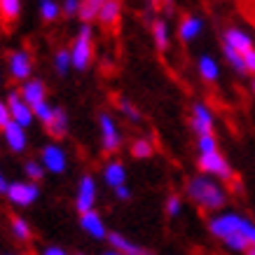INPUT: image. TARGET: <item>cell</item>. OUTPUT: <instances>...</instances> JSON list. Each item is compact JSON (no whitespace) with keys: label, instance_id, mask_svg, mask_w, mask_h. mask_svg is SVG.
Masks as SVG:
<instances>
[{"label":"cell","instance_id":"6da1fadb","mask_svg":"<svg viewBox=\"0 0 255 255\" xmlns=\"http://www.w3.org/2000/svg\"><path fill=\"white\" fill-rule=\"evenodd\" d=\"M209 230L213 237H218V239H223V241L227 239V237L239 234L251 246H255V223H251V220L244 216H237V213H223V216L213 218L209 223Z\"/></svg>","mask_w":255,"mask_h":255},{"label":"cell","instance_id":"7a4b0ae2","mask_svg":"<svg viewBox=\"0 0 255 255\" xmlns=\"http://www.w3.org/2000/svg\"><path fill=\"white\" fill-rule=\"evenodd\" d=\"M187 194L192 197L197 204H199L201 209L206 211H218L225 206V190L218 185L216 180H211L206 176H197L190 180V185H187Z\"/></svg>","mask_w":255,"mask_h":255},{"label":"cell","instance_id":"3957f363","mask_svg":"<svg viewBox=\"0 0 255 255\" xmlns=\"http://www.w3.org/2000/svg\"><path fill=\"white\" fill-rule=\"evenodd\" d=\"M70 56H73V66L78 70H85L89 63H92L94 56V45H92V26H82L78 33V38L73 42V49H70Z\"/></svg>","mask_w":255,"mask_h":255},{"label":"cell","instance_id":"277c9868","mask_svg":"<svg viewBox=\"0 0 255 255\" xmlns=\"http://www.w3.org/2000/svg\"><path fill=\"white\" fill-rule=\"evenodd\" d=\"M199 169L209 176H218L223 180H232V166L227 164L220 152H211V155H199Z\"/></svg>","mask_w":255,"mask_h":255},{"label":"cell","instance_id":"5b68a950","mask_svg":"<svg viewBox=\"0 0 255 255\" xmlns=\"http://www.w3.org/2000/svg\"><path fill=\"white\" fill-rule=\"evenodd\" d=\"M94 199H96V183H94L92 176H82L80 187H78V199H75V206H78L80 216L94 211Z\"/></svg>","mask_w":255,"mask_h":255},{"label":"cell","instance_id":"8992f818","mask_svg":"<svg viewBox=\"0 0 255 255\" xmlns=\"http://www.w3.org/2000/svg\"><path fill=\"white\" fill-rule=\"evenodd\" d=\"M38 185H33V183H12L7 190V197L12 204L16 206H31L33 201L38 199Z\"/></svg>","mask_w":255,"mask_h":255},{"label":"cell","instance_id":"52a82bcc","mask_svg":"<svg viewBox=\"0 0 255 255\" xmlns=\"http://www.w3.org/2000/svg\"><path fill=\"white\" fill-rule=\"evenodd\" d=\"M9 113H12V120H14L19 127H28L33 122V108L21 99V92H12L9 94Z\"/></svg>","mask_w":255,"mask_h":255},{"label":"cell","instance_id":"ba28073f","mask_svg":"<svg viewBox=\"0 0 255 255\" xmlns=\"http://www.w3.org/2000/svg\"><path fill=\"white\" fill-rule=\"evenodd\" d=\"M192 129L197 136H213V113L204 103H197L192 108Z\"/></svg>","mask_w":255,"mask_h":255},{"label":"cell","instance_id":"9c48e42d","mask_svg":"<svg viewBox=\"0 0 255 255\" xmlns=\"http://www.w3.org/2000/svg\"><path fill=\"white\" fill-rule=\"evenodd\" d=\"M225 47H232L234 52H239L241 56L248 54L251 49H255L253 38L246 31H241V28H227L225 31Z\"/></svg>","mask_w":255,"mask_h":255},{"label":"cell","instance_id":"30bf717a","mask_svg":"<svg viewBox=\"0 0 255 255\" xmlns=\"http://www.w3.org/2000/svg\"><path fill=\"white\" fill-rule=\"evenodd\" d=\"M42 166L52 173H63L66 171V152L59 145H45L42 147Z\"/></svg>","mask_w":255,"mask_h":255},{"label":"cell","instance_id":"8fae6325","mask_svg":"<svg viewBox=\"0 0 255 255\" xmlns=\"http://www.w3.org/2000/svg\"><path fill=\"white\" fill-rule=\"evenodd\" d=\"M31 66H33V61H31V54H28V52L19 49V52H12V54H9V73H12L14 80H28Z\"/></svg>","mask_w":255,"mask_h":255},{"label":"cell","instance_id":"7c38bea8","mask_svg":"<svg viewBox=\"0 0 255 255\" xmlns=\"http://www.w3.org/2000/svg\"><path fill=\"white\" fill-rule=\"evenodd\" d=\"M101 136H103V147L108 152H115L120 147V143H122V136L117 131L115 120L110 115H101Z\"/></svg>","mask_w":255,"mask_h":255},{"label":"cell","instance_id":"4fadbf2b","mask_svg":"<svg viewBox=\"0 0 255 255\" xmlns=\"http://www.w3.org/2000/svg\"><path fill=\"white\" fill-rule=\"evenodd\" d=\"M2 131H5V140H7L9 150H14V152H23V150H26L28 138H26V133H23V127H19V124L12 120Z\"/></svg>","mask_w":255,"mask_h":255},{"label":"cell","instance_id":"5bb4252c","mask_svg":"<svg viewBox=\"0 0 255 255\" xmlns=\"http://www.w3.org/2000/svg\"><path fill=\"white\" fill-rule=\"evenodd\" d=\"M80 225H82V230H85L89 237H94V239H103V237H106V225H103V220H101V216L96 211H89L85 216H80Z\"/></svg>","mask_w":255,"mask_h":255},{"label":"cell","instance_id":"9a60e30c","mask_svg":"<svg viewBox=\"0 0 255 255\" xmlns=\"http://www.w3.org/2000/svg\"><path fill=\"white\" fill-rule=\"evenodd\" d=\"M21 99L26 101L31 108H35L38 103H42V101H45V85H42L40 80H28V82H23Z\"/></svg>","mask_w":255,"mask_h":255},{"label":"cell","instance_id":"2e32d148","mask_svg":"<svg viewBox=\"0 0 255 255\" xmlns=\"http://www.w3.org/2000/svg\"><path fill=\"white\" fill-rule=\"evenodd\" d=\"M201 28H204V23H201V19H197V16H183V21H180V26H178V38L183 40V42H190V40H194L197 35L201 33Z\"/></svg>","mask_w":255,"mask_h":255},{"label":"cell","instance_id":"e0dca14e","mask_svg":"<svg viewBox=\"0 0 255 255\" xmlns=\"http://www.w3.org/2000/svg\"><path fill=\"white\" fill-rule=\"evenodd\" d=\"M108 241H110V246L115 248L117 253H122V255H150V253H145L143 248L133 246L131 241H127L122 234H117V232L108 234Z\"/></svg>","mask_w":255,"mask_h":255},{"label":"cell","instance_id":"ac0fdd59","mask_svg":"<svg viewBox=\"0 0 255 255\" xmlns=\"http://www.w3.org/2000/svg\"><path fill=\"white\" fill-rule=\"evenodd\" d=\"M103 178H106V183H108L110 187H122L124 180H127V171H124V166L120 162H110L108 166H106V171H103Z\"/></svg>","mask_w":255,"mask_h":255},{"label":"cell","instance_id":"d6986e66","mask_svg":"<svg viewBox=\"0 0 255 255\" xmlns=\"http://www.w3.org/2000/svg\"><path fill=\"white\" fill-rule=\"evenodd\" d=\"M47 131L52 133L54 138H63V136L68 133V117H66V113H63L61 108H56L52 122L47 124Z\"/></svg>","mask_w":255,"mask_h":255},{"label":"cell","instance_id":"ffe728a7","mask_svg":"<svg viewBox=\"0 0 255 255\" xmlns=\"http://www.w3.org/2000/svg\"><path fill=\"white\" fill-rule=\"evenodd\" d=\"M199 75L206 80V82H216V80H218L220 68H218V63H216V59H213V56L204 54L199 59Z\"/></svg>","mask_w":255,"mask_h":255},{"label":"cell","instance_id":"44dd1931","mask_svg":"<svg viewBox=\"0 0 255 255\" xmlns=\"http://www.w3.org/2000/svg\"><path fill=\"white\" fill-rule=\"evenodd\" d=\"M101 23H106V26H115L120 21V2L115 0H106L103 5H101V14H99Z\"/></svg>","mask_w":255,"mask_h":255},{"label":"cell","instance_id":"7402d4cb","mask_svg":"<svg viewBox=\"0 0 255 255\" xmlns=\"http://www.w3.org/2000/svg\"><path fill=\"white\" fill-rule=\"evenodd\" d=\"M152 38H155V45L157 49H166L169 47V26H166V21H162V19H157L155 23H152Z\"/></svg>","mask_w":255,"mask_h":255},{"label":"cell","instance_id":"603a6c76","mask_svg":"<svg viewBox=\"0 0 255 255\" xmlns=\"http://www.w3.org/2000/svg\"><path fill=\"white\" fill-rule=\"evenodd\" d=\"M101 5L103 2H99V0H89V2H82V7H80V19H82V23L85 26H89V23L96 19V16L101 14Z\"/></svg>","mask_w":255,"mask_h":255},{"label":"cell","instance_id":"cb8c5ba5","mask_svg":"<svg viewBox=\"0 0 255 255\" xmlns=\"http://www.w3.org/2000/svg\"><path fill=\"white\" fill-rule=\"evenodd\" d=\"M21 12V2L19 0H0V16L5 21H14Z\"/></svg>","mask_w":255,"mask_h":255},{"label":"cell","instance_id":"d4e9b609","mask_svg":"<svg viewBox=\"0 0 255 255\" xmlns=\"http://www.w3.org/2000/svg\"><path fill=\"white\" fill-rule=\"evenodd\" d=\"M12 234H14V239L19 241H28L31 239V227H28V223L23 220V218H12Z\"/></svg>","mask_w":255,"mask_h":255},{"label":"cell","instance_id":"484cf974","mask_svg":"<svg viewBox=\"0 0 255 255\" xmlns=\"http://www.w3.org/2000/svg\"><path fill=\"white\" fill-rule=\"evenodd\" d=\"M225 59L230 61V66H232L237 73H241V75H246V63H244V56L239 54V52H234L232 47H225Z\"/></svg>","mask_w":255,"mask_h":255},{"label":"cell","instance_id":"4316f807","mask_svg":"<svg viewBox=\"0 0 255 255\" xmlns=\"http://www.w3.org/2000/svg\"><path fill=\"white\" fill-rule=\"evenodd\" d=\"M131 155L136 157V159H145V157H150L152 155V143H150L147 138H138L131 145Z\"/></svg>","mask_w":255,"mask_h":255},{"label":"cell","instance_id":"83f0119b","mask_svg":"<svg viewBox=\"0 0 255 255\" xmlns=\"http://www.w3.org/2000/svg\"><path fill=\"white\" fill-rule=\"evenodd\" d=\"M54 113H56V108H52V106H49L47 101H42V103H38V106L33 108V115L38 117V120H42V122H45V127H47L49 122H52Z\"/></svg>","mask_w":255,"mask_h":255},{"label":"cell","instance_id":"f1b7e54d","mask_svg":"<svg viewBox=\"0 0 255 255\" xmlns=\"http://www.w3.org/2000/svg\"><path fill=\"white\" fill-rule=\"evenodd\" d=\"M59 12H61L59 5L52 2V0H42V2H40V16H42L45 21H54L56 16H59Z\"/></svg>","mask_w":255,"mask_h":255},{"label":"cell","instance_id":"f546056e","mask_svg":"<svg viewBox=\"0 0 255 255\" xmlns=\"http://www.w3.org/2000/svg\"><path fill=\"white\" fill-rule=\"evenodd\" d=\"M70 63H73V56H70L68 49H59V52H56V56H54V66H56V70H59L61 75H63V73H68Z\"/></svg>","mask_w":255,"mask_h":255},{"label":"cell","instance_id":"4dcf8cb0","mask_svg":"<svg viewBox=\"0 0 255 255\" xmlns=\"http://www.w3.org/2000/svg\"><path fill=\"white\" fill-rule=\"evenodd\" d=\"M211 152H218V143L213 136H201L199 138V155H211Z\"/></svg>","mask_w":255,"mask_h":255},{"label":"cell","instance_id":"1f68e13d","mask_svg":"<svg viewBox=\"0 0 255 255\" xmlns=\"http://www.w3.org/2000/svg\"><path fill=\"white\" fill-rule=\"evenodd\" d=\"M117 106H120V110H122L124 115L129 117V120H131V122H140V113L136 108H133L131 103H129V101H117Z\"/></svg>","mask_w":255,"mask_h":255},{"label":"cell","instance_id":"d6a6232c","mask_svg":"<svg viewBox=\"0 0 255 255\" xmlns=\"http://www.w3.org/2000/svg\"><path fill=\"white\" fill-rule=\"evenodd\" d=\"M26 176L31 178V180H40V178L45 176V166L40 162H28L26 164Z\"/></svg>","mask_w":255,"mask_h":255},{"label":"cell","instance_id":"836d02e7","mask_svg":"<svg viewBox=\"0 0 255 255\" xmlns=\"http://www.w3.org/2000/svg\"><path fill=\"white\" fill-rule=\"evenodd\" d=\"M180 209H183V201H180V197L171 194L169 199H166V213H169V216H178V213H180Z\"/></svg>","mask_w":255,"mask_h":255},{"label":"cell","instance_id":"e575fe53","mask_svg":"<svg viewBox=\"0 0 255 255\" xmlns=\"http://www.w3.org/2000/svg\"><path fill=\"white\" fill-rule=\"evenodd\" d=\"M9 122H12V113H9V106L5 103V101H0V129H5Z\"/></svg>","mask_w":255,"mask_h":255},{"label":"cell","instance_id":"d590c367","mask_svg":"<svg viewBox=\"0 0 255 255\" xmlns=\"http://www.w3.org/2000/svg\"><path fill=\"white\" fill-rule=\"evenodd\" d=\"M80 7H82V2H78V0H68V2L63 5V9H66V14L68 16L80 14Z\"/></svg>","mask_w":255,"mask_h":255},{"label":"cell","instance_id":"8d00e7d4","mask_svg":"<svg viewBox=\"0 0 255 255\" xmlns=\"http://www.w3.org/2000/svg\"><path fill=\"white\" fill-rule=\"evenodd\" d=\"M244 63H246L248 73H255V49H251L248 54H244Z\"/></svg>","mask_w":255,"mask_h":255},{"label":"cell","instance_id":"74e56055","mask_svg":"<svg viewBox=\"0 0 255 255\" xmlns=\"http://www.w3.org/2000/svg\"><path fill=\"white\" fill-rule=\"evenodd\" d=\"M45 255H68V253L59 246H49V248H45Z\"/></svg>","mask_w":255,"mask_h":255},{"label":"cell","instance_id":"f35d334b","mask_svg":"<svg viewBox=\"0 0 255 255\" xmlns=\"http://www.w3.org/2000/svg\"><path fill=\"white\" fill-rule=\"evenodd\" d=\"M115 192H117V197H120V199H129V187H127V185L117 187Z\"/></svg>","mask_w":255,"mask_h":255},{"label":"cell","instance_id":"ab89813d","mask_svg":"<svg viewBox=\"0 0 255 255\" xmlns=\"http://www.w3.org/2000/svg\"><path fill=\"white\" fill-rule=\"evenodd\" d=\"M7 190H9V183L5 180V176L0 173V192H5V194H7Z\"/></svg>","mask_w":255,"mask_h":255},{"label":"cell","instance_id":"60d3db41","mask_svg":"<svg viewBox=\"0 0 255 255\" xmlns=\"http://www.w3.org/2000/svg\"><path fill=\"white\" fill-rule=\"evenodd\" d=\"M246 255H255V246H251V248H248V251H246Z\"/></svg>","mask_w":255,"mask_h":255},{"label":"cell","instance_id":"b9f144b4","mask_svg":"<svg viewBox=\"0 0 255 255\" xmlns=\"http://www.w3.org/2000/svg\"><path fill=\"white\" fill-rule=\"evenodd\" d=\"M106 255H122V253H117V251H110V253H106Z\"/></svg>","mask_w":255,"mask_h":255},{"label":"cell","instance_id":"7bdbcfd3","mask_svg":"<svg viewBox=\"0 0 255 255\" xmlns=\"http://www.w3.org/2000/svg\"><path fill=\"white\" fill-rule=\"evenodd\" d=\"M253 92H255V80H253Z\"/></svg>","mask_w":255,"mask_h":255},{"label":"cell","instance_id":"ee69618b","mask_svg":"<svg viewBox=\"0 0 255 255\" xmlns=\"http://www.w3.org/2000/svg\"><path fill=\"white\" fill-rule=\"evenodd\" d=\"M78 255H85V253H78Z\"/></svg>","mask_w":255,"mask_h":255}]
</instances>
